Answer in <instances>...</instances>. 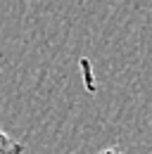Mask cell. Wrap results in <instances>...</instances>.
Returning a JSON list of instances; mask_svg holds the SVG:
<instances>
[{"mask_svg": "<svg viewBox=\"0 0 152 154\" xmlns=\"http://www.w3.org/2000/svg\"><path fill=\"white\" fill-rule=\"evenodd\" d=\"M21 152H24V145L0 128V154H21Z\"/></svg>", "mask_w": 152, "mask_h": 154, "instance_id": "6da1fadb", "label": "cell"}, {"mask_svg": "<svg viewBox=\"0 0 152 154\" xmlns=\"http://www.w3.org/2000/svg\"><path fill=\"white\" fill-rule=\"evenodd\" d=\"M97 154H121V149H116V147H107V149H102V152Z\"/></svg>", "mask_w": 152, "mask_h": 154, "instance_id": "7a4b0ae2", "label": "cell"}]
</instances>
